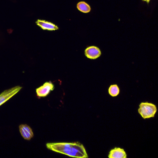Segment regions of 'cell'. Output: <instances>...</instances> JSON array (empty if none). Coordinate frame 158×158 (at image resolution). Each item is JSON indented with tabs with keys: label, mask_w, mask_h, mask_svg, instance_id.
I'll list each match as a JSON object with an SVG mask.
<instances>
[{
	"label": "cell",
	"mask_w": 158,
	"mask_h": 158,
	"mask_svg": "<svg viewBox=\"0 0 158 158\" xmlns=\"http://www.w3.org/2000/svg\"><path fill=\"white\" fill-rule=\"evenodd\" d=\"M150 0H143V1L146 2L148 3H149Z\"/></svg>",
	"instance_id": "11"
},
{
	"label": "cell",
	"mask_w": 158,
	"mask_h": 158,
	"mask_svg": "<svg viewBox=\"0 0 158 158\" xmlns=\"http://www.w3.org/2000/svg\"><path fill=\"white\" fill-rule=\"evenodd\" d=\"M120 93L119 87L116 85H111L109 89V93L113 97H116Z\"/></svg>",
	"instance_id": "10"
},
{
	"label": "cell",
	"mask_w": 158,
	"mask_h": 158,
	"mask_svg": "<svg viewBox=\"0 0 158 158\" xmlns=\"http://www.w3.org/2000/svg\"><path fill=\"white\" fill-rule=\"evenodd\" d=\"M54 89V85L51 82H46L43 85L37 89L36 92L38 97H45Z\"/></svg>",
	"instance_id": "4"
},
{
	"label": "cell",
	"mask_w": 158,
	"mask_h": 158,
	"mask_svg": "<svg viewBox=\"0 0 158 158\" xmlns=\"http://www.w3.org/2000/svg\"><path fill=\"white\" fill-rule=\"evenodd\" d=\"M109 158H126L127 154L123 149L115 148L109 152Z\"/></svg>",
	"instance_id": "8"
},
{
	"label": "cell",
	"mask_w": 158,
	"mask_h": 158,
	"mask_svg": "<svg viewBox=\"0 0 158 158\" xmlns=\"http://www.w3.org/2000/svg\"><path fill=\"white\" fill-rule=\"evenodd\" d=\"M157 111V107L154 104L148 102H141L138 109L139 113L144 119L154 117Z\"/></svg>",
	"instance_id": "2"
},
{
	"label": "cell",
	"mask_w": 158,
	"mask_h": 158,
	"mask_svg": "<svg viewBox=\"0 0 158 158\" xmlns=\"http://www.w3.org/2000/svg\"><path fill=\"white\" fill-rule=\"evenodd\" d=\"M20 133L24 139L30 140L34 136L32 128L27 124H22L19 126Z\"/></svg>",
	"instance_id": "6"
},
{
	"label": "cell",
	"mask_w": 158,
	"mask_h": 158,
	"mask_svg": "<svg viewBox=\"0 0 158 158\" xmlns=\"http://www.w3.org/2000/svg\"><path fill=\"white\" fill-rule=\"evenodd\" d=\"M77 8L80 11L84 13H88L90 11V6L84 2H79L77 4Z\"/></svg>",
	"instance_id": "9"
},
{
	"label": "cell",
	"mask_w": 158,
	"mask_h": 158,
	"mask_svg": "<svg viewBox=\"0 0 158 158\" xmlns=\"http://www.w3.org/2000/svg\"><path fill=\"white\" fill-rule=\"evenodd\" d=\"M47 148L52 151L78 158H88L85 148L80 142H57L46 144Z\"/></svg>",
	"instance_id": "1"
},
{
	"label": "cell",
	"mask_w": 158,
	"mask_h": 158,
	"mask_svg": "<svg viewBox=\"0 0 158 158\" xmlns=\"http://www.w3.org/2000/svg\"><path fill=\"white\" fill-rule=\"evenodd\" d=\"M37 25L40 27L44 30L48 31H55L59 29V27L55 25L52 23L47 22L45 20H38L36 22Z\"/></svg>",
	"instance_id": "7"
},
{
	"label": "cell",
	"mask_w": 158,
	"mask_h": 158,
	"mask_svg": "<svg viewBox=\"0 0 158 158\" xmlns=\"http://www.w3.org/2000/svg\"><path fill=\"white\" fill-rule=\"evenodd\" d=\"M22 89V87L17 86L3 91L0 94V106L17 94Z\"/></svg>",
	"instance_id": "3"
},
{
	"label": "cell",
	"mask_w": 158,
	"mask_h": 158,
	"mask_svg": "<svg viewBox=\"0 0 158 158\" xmlns=\"http://www.w3.org/2000/svg\"><path fill=\"white\" fill-rule=\"evenodd\" d=\"M85 55L89 59L95 60L101 56V52L98 48L92 46L86 49L85 50Z\"/></svg>",
	"instance_id": "5"
}]
</instances>
